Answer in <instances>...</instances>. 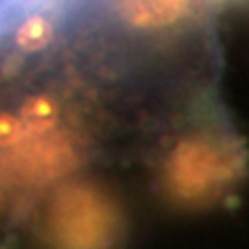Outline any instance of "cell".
I'll use <instances>...</instances> for the list:
<instances>
[{
    "mask_svg": "<svg viewBox=\"0 0 249 249\" xmlns=\"http://www.w3.org/2000/svg\"><path fill=\"white\" fill-rule=\"evenodd\" d=\"M231 173L229 152L213 141H182L171 155L169 180L182 196L198 198L226 182Z\"/></svg>",
    "mask_w": 249,
    "mask_h": 249,
    "instance_id": "1",
    "label": "cell"
},
{
    "mask_svg": "<svg viewBox=\"0 0 249 249\" xmlns=\"http://www.w3.org/2000/svg\"><path fill=\"white\" fill-rule=\"evenodd\" d=\"M187 9L189 7L178 2H134V5H123L120 12L136 28H161L182 18Z\"/></svg>",
    "mask_w": 249,
    "mask_h": 249,
    "instance_id": "2",
    "label": "cell"
},
{
    "mask_svg": "<svg viewBox=\"0 0 249 249\" xmlns=\"http://www.w3.org/2000/svg\"><path fill=\"white\" fill-rule=\"evenodd\" d=\"M53 28L55 23L46 17H30L28 21H23L14 33V42L21 51L26 53H37L51 44L53 39Z\"/></svg>",
    "mask_w": 249,
    "mask_h": 249,
    "instance_id": "3",
    "label": "cell"
}]
</instances>
